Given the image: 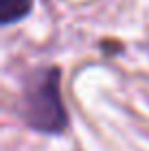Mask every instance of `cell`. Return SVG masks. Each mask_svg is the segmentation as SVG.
<instances>
[{"mask_svg": "<svg viewBox=\"0 0 149 151\" xmlns=\"http://www.w3.org/2000/svg\"><path fill=\"white\" fill-rule=\"evenodd\" d=\"M22 116L29 127L42 134H59L68 125L59 92V70L55 66L33 70L24 81Z\"/></svg>", "mask_w": 149, "mask_h": 151, "instance_id": "6da1fadb", "label": "cell"}, {"mask_svg": "<svg viewBox=\"0 0 149 151\" xmlns=\"http://www.w3.org/2000/svg\"><path fill=\"white\" fill-rule=\"evenodd\" d=\"M33 0H0V22L13 24L31 13Z\"/></svg>", "mask_w": 149, "mask_h": 151, "instance_id": "7a4b0ae2", "label": "cell"}]
</instances>
